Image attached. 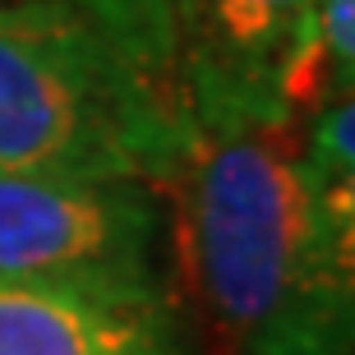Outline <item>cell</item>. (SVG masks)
<instances>
[{"label":"cell","instance_id":"cell-1","mask_svg":"<svg viewBox=\"0 0 355 355\" xmlns=\"http://www.w3.org/2000/svg\"><path fill=\"white\" fill-rule=\"evenodd\" d=\"M355 102L245 130H184L157 184L208 355H351Z\"/></svg>","mask_w":355,"mask_h":355},{"label":"cell","instance_id":"cell-6","mask_svg":"<svg viewBox=\"0 0 355 355\" xmlns=\"http://www.w3.org/2000/svg\"><path fill=\"white\" fill-rule=\"evenodd\" d=\"M83 10L116 28L139 55L175 74V33H171V0H74Z\"/></svg>","mask_w":355,"mask_h":355},{"label":"cell","instance_id":"cell-2","mask_svg":"<svg viewBox=\"0 0 355 355\" xmlns=\"http://www.w3.org/2000/svg\"><path fill=\"white\" fill-rule=\"evenodd\" d=\"M171 69L74 0L0 5V171L162 184L184 148Z\"/></svg>","mask_w":355,"mask_h":355},{"label":"cell","instance_id":"cell-4","mask_svg":"<svg viewBox=\"0 0 355 355\" xmlns=\"http://www.w3.org/2000/svg\"><path fill=\"white\" fill-rule=\"evenodd\" d=\"M309 0H171L175 83L194 130H245L282 111V74Z\"/></svg>","mask_w":355,"mask_h":355},{"label":"cell","instance_id":"cell-5","mask_svg":"<svg viewBox=\"0 0 355 355\" xmlns=\"http://www.w3.org/2000/svg\"><path fill=\"white\" fill-rule=\"evenodd\" d=\"M0 355H180V332L171 300H102L0 277Z\"/></svg>","mask_w":355,"mask_h":355},{"label":"cell","instance_id":"cell-3","mask_svg":"<svg viewBox=\"0 0 355 355\" xmlns=\"http://www.w3.org/2000/svg\"><path fill=\"white\" fill-rule=\"evenodd\" d=\"M0 277L102 300H171L157 184L0 171Z\"/></svg>","mask_w":355,"mask_h":355}]
</instances>
